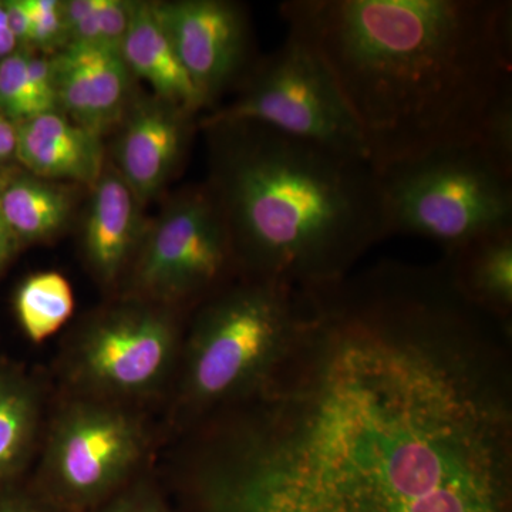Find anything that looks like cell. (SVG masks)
Wrapping results in <instances>:
<instances>
[{
  "instance_id": "cell-22",
  "label": "cell",
  "mask_w": 512,
  "mask_h": 512,
  "mask_svg": "<svg viewBox=\"0 0 512 512\" xmlns=\"http://www.w3.org/2000/svg\"><path fill=\"white\" fill-rule=\"evenodd\" d=\"M477 144L498 170L512 177V93L495 104Z\"/></svg>"
},
{
  "instance_id": "cell-16",
  "label": "cell",
  "mask_w": 512,
  "mask_h": 512,
  "mask_svg": "<svg viewBox=\"0 0 512 512\" xmlns=\"http://www.w3.org/2000/svg\"><path fill=\"white\" fill-rule=\"evenodd\" d=\"M451 282L471 305L510 322L512 313V228L488 232L446 252Z\"/></svg>"
},
{
  "instance_id": "cell-26",
  "label": "cell",
  "mask_w": 512,
  "mask_h": 512,
  "mask_svg": "<svg viewBox=\"0 0 512 512\" xmlns=\"http://www.w3.org/2000/svg\"><path fill=\"white\" fill-rule=\"evenodd\" d=\"M5 9L10 32L16 37L18 43H29L30 22L28 10H26L23 0L6 2Z\"/></svg>"
},
{
  "instance_id": "cell-25",
  "label": "cell",
  "mask_w": 512,
  "mask_h": 512,
  "mask_svg": "<svg viewBox=\"0 0 512 512\" xmlns=\"http://www.w3.org/2000/svg\"><path fill=\"white\" fill-rule=\"evenodd\" d=\"M0 512H63L37 493L32 484L0 487Z\"/></svg>"
},
{
  "instance_id": "cell-1",
  "label": "cell",
  "mask_w": 512,
  "mask_h": 512,
  "mask_svg": "<svg viewBox=\"0 0 512 512\" xmlns=\"http://www.w3.org/2000/svg\"><path fill=\"white\" fill-rule=\"evenodd\" d=\"M507 326L443 262L302 291L288 353L211 414L171 480L183 512H512Z\"/></svg>"
},
{
  "instance_id": "cell-21",
  "label": "cell",
  "mask_w": 512,
  "mask_h": 512,
  "mask_svg": "<svg viewBox=\"0 0 512 512\" xmlns=\"http://www.w3.org/2000/svg\"><path fill=\"white\" fill-rule=\"evenodd\" d=\"M90 512H177L167 490L157 478L140 473L119 493Z\"/></svg>"
},
{
  "instance_id": "cell-5",
  "label": "cell",
  "mask_w": 512,
  "mask_h": 512,
  "mask_svg": "<svg viewBox=\"0 0 512 512\" xmlns=\"http://www.w3.org/2000/svg\"><path fill=\"white\" fill-rule=\"evenodd\" d=\"M377 175L390 235L430 239L448 252L512 228V177L477 143L433 151Z\"/></svg>"
},
{
  "instance_id": "cell-20",
  "label": "cell",
  "mask_w": 512,
  "mask_h": 512,
  "mask_svg": "<svg viewBox=\"0 0 512 512\" xmlns=\"http://www.w3.org/2000/svg\"><path fill=\"white\" fill-rule=\"evenodd\" d=\"M28 62V53L16 52L0 60V113L18 124L57 111L37 92Z\"/></svg>"
},
{
  "instance_id": "cell-15",
  "label": "cell",
  "mask_w": 512,
  "mask_h": 512,
  "mask_svg": "<svg viewBox=\"0 0 512 512\" xmlns=\"http://www.w3.org/2000/svg\"><path fill=\"white\" fill-rule=\"evenodd\" d=\"M121 57L128 72L153 87L158 100L191 114L204 107L200 94L175 53L157 3H133Z\"/></svg>"
},
{
  "instance_id": "cell-28",
  "label": "cell",
  "mask_w": 512,
  "mask_h": 512,
  "mask_svg": "<svg viewBox=\"0 0 512 512\" xmlns=\"http://www.w3.org/2000/svg\"><path fill=\"white\" fill-rule=\"evenodd\" d=\"M16 46H18V40L10 32L5 3H0V60L15 53Z\"/></svg>"
},
{
  "instance_id": "cell-14",
  "label": "cell",
  "mask_w": 512,
  "mask_h": 512,
  "mask_svg": "<svg viewBox=\"0 0 512 512\" xmlns=\"http://www.w3.org/2000/svg\"><path fill=\"white\" fill-rule=\"evenodd\" d=\"M15 156L42 180H72L92 185L103 174L99 134L73 123L57 111L16 124Z\"/></svg>"
},
{
  "instance_id": "cell-3",
  "label": "cell",
  "mask_w": 512,
  "mask_h": 512,
  "mask_svg": "<svg viewBox=\"0 0 512 512\" xmlns=\"http://www.w3.org/2000/svg\"><path fill=\"white\" fill-rule=\"evenodd\" d=\"M212 191L242 278L311 289L349 275L389 237L380 178L365 158L256 123H217Z\"/></svg>"
},
{
  "instance_id": "cell-19",
  "label": "cell",
  "mask_w": 512,
  "mask_h": 512,
  "mask_svg": "<svg viewBox=\"0 0 512 512\" xmlns=\"http://www.w3.org/2000/svg\"><path fill=\"white\" fill-rule=\"evenodd\" d=\"M74 312L72 285L59 272L29 276L16 295V313L26 338L42 343L66 325Z\"/></svg>"
},
{
  "instance_id": "cell-8",
  "label": "cell",
  "mask_w": 512,
  "mask_h": 512,
  "mask_svg": "<svg viewBox=\"0 0 512 512\" xmlns=\"http://www.w3.org/2000/svg\"><path fill=\"white\" fill-rule=\"evenodd\" d=\"M239 274L224 211L210 184L178 195L143 231L128 296L178 308L205 302Z\"/></svg>"
},
{
  "instance_id": "cell-17",
  "label": "cell",
  "mask_w": 512,
  "mask_h": 512,
  "mask_svg": "<svg viewBox=\"0 0 512 512\" xmlns=\"http://www.w3.org/2000/svg\"><path fill=\"white\" fill-rule=\"evenodd\" d=\"M43 394L23 373L0 372V487L18 483L35 450Z\"/></svg>"
},
{
  "instance_id": "cell-18",
  "label": "cell",
  "mask_w": 512,
  "mask_h": 512,
  "mask_svg": "<svg viewBox=\"0 0 512 512\" xmlns=\"http://www.w3.org/2000/svg\"><path fill=\"white\" fill-rule=\"evenodd\" d=\"M0 210L16 241H47L69 220L72 197L50 181L23 177L0 187Z\"/></svg>"
},
{
  "instance_id": "cell-10",
  "label": "cell",
  "mask_w": 512,
  "mask_h": 512,
  "mask_svg": "<svg viewBox=\"0 0 512 512\" xmlns=\"http://www.w3.org/2000/svg\"><path fill=\"white\" fill-rule=\"evenodd\" d=\"M168 36L202 100L211 106L251 72V28L245 9L225 0L157 3Z\"/></svg>"
},
{
  "instance_id": "cell-11",
  "label": "cell",
  "mask_w": 512,
  "mask_h": 512,
  "mask_svg": "<svg viewBox=\"0 0 512 512\" xmlns=\"http://www.w3.org/2000/svg\"><path fill=\"white\" fill-rule=\"evenodd\" d=\"M57 109L99 134L123 113L128 72L120 53L100 46L66 45L52 59Z\"/></svg>"
},
{
  "instance_id": "cell-13",
  "label": "cell",
  "mask_w": 512,
  "mask_h": 512,
  "mask_svg": "<svg viewBox=\"0 0 512 512\" xmlns=\"http://www.w3.org/2000/svg\"><path fill=\"white\" fill-rule=\"evenodd\" d=\"M83 229L87 265L101 284L126 274L140 244V201L119 171H103L94 184Z\"/></svg>"
},
{
  "instance_id": "cell-29",
  "label": "cell",
  "mask_w": 512,
  "mask_h": 512,
  "mask_svg": "<svg viewBox=\"0 0 512 512\" xmlns=\"http://www.w3.org/2000/svg\"><path fill=\"white\" fill-rule=\"evenodd\" d=\"M18 241L13 237L5 218H3L2 210H0V268L6 264V261L12 256Z\"/></svg>"
},
{
  "instance_id": "cell-7",
  "label": "cell",
  "mask_w": 512,
  "mask_h": 512,
  "mask_svg": "<svg viewBox=\"0 0 512 512\" xmlns=\"http://www.w3.org/2000/svg\"><path fill=\"white\" fill-rule=\"evenodd\" d=\"M183 343L174 308L130 299L77 330L63 375L72 396L136 406L173 379Z\"/></svg>"
},
{
  "instance_id": "cell-23",
  "label": "cell",
  "mask_w": 512,
  "mask_h": 512,
  "mask_svg": "<svg viewBox=\"0 0 512 512\" xmlns=\"http://www.w3.org/2000/svg\"><path fill=\"white\" fill-rule=\"evenodd\" d=\"M30 22L29 45L50 50L67 40L63 3L56 0H23Z\"/></svg>"
},
{
  "instance_id": "cell-6",
  "label": "cell",
  "mask_w": 512,
  "mask_h": 512,
  "mask_svg": "<svg viewBox=\"0 0 512 512\" xmlns=\"http://www.w3.org/2000/svg\"><path fill=\"white\" fill-rule=\"evenodd\" d=\"M148 444L133 406L72 396L50 424L32 485L63 512H90L143 473Z\"/></svg>"
},
{
  "instance_id": "cell-9",
  "label": "cell",
  "mask_w": 512,
  "mask_h": 512,
  "mask_svg": "<svg viewBox=\"0 0 512 512\" xmlns=\"http://www.w3.org/2000/svg\"><path fill=\"white\" fill-rule=\"evenodd\" d=\"M239 86L237 100L205 117L202 127L261 124L366 160L359 128L332 74L296 37L286 36L284 45L256 62Z\"/></svg>"
},
{
  "instance_id": "cell-4",
  "label": "cell",
  "mask_w": 512,
  "mask_h": 512,
  "mask_svg": "<svg viewBox=\"0 0 512 512\" xmlns=\"http://www.w3.org/2000/svg\"><path fill=\"white\" fill-rule=\"evenodd\" d=\"M301 289L242 278L202 302L178 363L177 406L197 421L264 387L298 330Z\"/></svg>"
},
{
  "instance_id": "cell-24",
  "label": "cell",
  "mask_w": 512,
  "mask_h": 512,
  "mask_svg": "<svg viewBox=\"0 0 512 512\" xmlns=\"http://www.w3.org/2000/svg\"><path fill=\"white\" fill-rule=\"evenodd\" d=\"M133 2L123 0H100L99 26L100 45L113 52L120 53L131 20Z\"/></svg>"
},
{
  "instance_id": "cell-27",
  "label": "cell",
  "mask_w": 512,
  "mask_h": 512,
  "mask_svg": "<svg viewBox=\"0 0 512 512\" xmlns=\"http://www.w3.org/2000/svg\"><path fill=\"white\" fill-rule=\"evenodd\" d=\"M16 144H18V127L0 113V161L8 160L16 154Z\"/></svg>"
},
{
  "instance_id": "cell-2",
  "label": "cell",
  "mask_w": 512,
  "mask_h": 512,
  "mask_svg": "<svg viewBox=\"0 0 512 512\" xmlns=\"http://www.w3.org/2000/svg\"><path fill=\"white\" fill-rule=\"evenodd\" d=\"M281 15L328 67L377 174L477 143L512 93L510 0H288Z\"/></svg>"
},
{
  "instance_id": "cell-12",
  "label": "cell",
  "mask_w": 512,
  "mask_h": 512,
  "mask_svg": "<svg viewBox=\"0 0 512 512\" xmlns=\"http://www.w3.org/2000/svg\"><path fill=\"white\" fill-rule=\"evenodd\" d=\"M191 113L163 100L131 113L117 148L119 174L138 201L157 194L181 164L190 137Z\"/></svg>"
}]
</instances>
